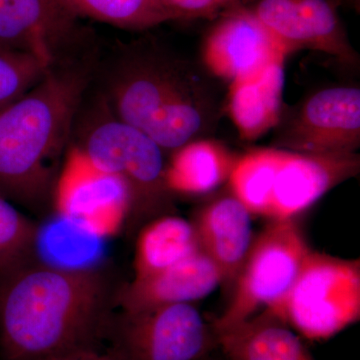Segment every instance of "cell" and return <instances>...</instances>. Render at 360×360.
<instances>
[{"instance_id":"cell-1","label":"cell","mask_w":360,"mask_h":360,"mask_svg":"<svg viewBox=\"0 0 360 360\" xmlns=\"http://www.w3.org/2000/svg\"><path fill=\"white\" fill-rule=\"evenodd\" d=\"M115 290L104 272L33 257L0 279L2 360H60L99 350Z\"/></svg>"},{"instance_id":"cell-2","label":"cell","mask_w":360,"mask_h":360,"mask_svg":"<svg viewBox=\"0 0 360 360\" xmlns=\"http://www.w3.org/2000/svg\"><path fill=\"white\" fill-rule=\"evenodd\" d=\"M87 79L82 66L58 61L0 108V193L13 202L37 208L49 198Z\"/></svg>"},{"instance_id":"cell-3","label":"cell","mask_w":360,"mask_h":360,"mask_svg":"<svg viewBox=\"0 0 360 360\" xmlns=\"http://www.w3.org/2000/svg\"><path fill=\"white\" fill-rule=\"evenodd\" d=\"M115 115L141 130L163 150L196 141L214 118L210 89L196 73L153 56L120 66L110 84Z\"/></svg>"},{"instance_id":"cell-4","label":"cell","mask_w":360,"mask_h":360,"mask_svg":"<svg viewBox=\"0 0 360 360\" xmlns=\"http://www.w3.org/2000/svg\"><path fill=\"white\" fill-rule=\"evenodd\" d=\"M356 153L315 155L281 148L251 149L236 158L231 194L251 214L295 219L324 194L359 172Z\"/></svg>"},{"instance_id":"cell-5","label":"cell","mask_w":360,"mask_h":360,"mask_svg":"<svg viewBox=\"0 0 360 360\" xmlns=\"http://www.w3.org/2000/svg\"><path fill=\"white\" fill-rule=\"evenodd\" d=\"M77 148L97 169L127 188L129 229L162 212L170 194L165 150L150 137L115 115H104L87 127Z\"/></svg>"},{"instance_id":"cell-6","label":"cell","mask_w":360,"mask_h":360,"mask_svg":"<svg viewBox=\"0 0 360 360\" xmlns=\"http://www.w3.org/2000/svg\"><path fill=\"white\" fill-rule=\"evenodd\" d=\"M269 312L307 340L340 333L359 321V259L311 250L283 302Z\"/></svg>"},{"instance_id":"cell-7","label":"cell","mask_w":360,"mask_h":360,"mask_svg":"<svg viewBox=\"0 0 360 360\" xmlns=\"http://www.w3.org/2000/svg\"><path fill=\"white\" fill-rule=\"evenodd\" d=\"M311 248L295 219L269 221L253 239L226 309L212 321L215 333L274 310L292 288Z\"/></svg>"},{"instance_id":"cell-8","label":"cell","mask_w":360,"mask_h":360,"mask_svg":"<svg viewBox=\"0 0 360 360\" xmlns=\"http://www.w3.org/2000/svg\"><path fill=\"white\" fill-rule=\"evenodd\" d=\"M113 360H217V333L191 303L122 312L111 319Z\"/></svg>"},{"instance_id":"cell-9","label":"cell","mask_w":360,"mask_h":360,"mask_svg":"<svg viewBox=\"0 0 360 360\" xmlns=\"http://www.w3.org/2000/svg\"><path fill=\"white\" fill-rule=\"evenodd\" d=\"M214 20L203 40V63L229 84L255 77L290 54L245 4Z\"/></svg>"},{"instance_id":"cell-10","label":"cell","mask_w":360,"mask_h":360,"mask_svg":"<svg viewBox=\"0 0 360 360\" xmlns=\"http://www.w3.org/2000/svg\"><path fill=\"white\" fill-rule=\"evenodd\" d=\"M79 18L65 0H0V51L56 65L60 53L84 39Z\"/></svg>"},{"instance_id":"cell-11","label":"cell","mask_w":360,"mask_h":360,"mask_svg":"<svg viewBox=\"0 0 360 360\" xmlns=\"http://www.w3.org/2000/svg\"><path fill=\"white\" fill-rule=\"evenodd\" d=\"M360 146V89L329 87L303 104L276 148L315 155L356 153Z\"/></svg>"},{"instance_id":"cell-12","label":"cell","mask_w":360,"mask_h":360,"mask_svg":"<svg viewBox=\"0 0 360 360\" xmlns=\"http://www.w3.org/2000/svg\"><path fill=\"white\" fill-rule=\"evenodd\" d=\"M250 9L288 53L312 49L345 65L356 63L336 0H257Z\"/></svg>"},{"instance_id":"cell-13","label":"cell","mask_w":360,"mask_h":360,"mask_svg":"<svg viewBox=\"0 0 360 360\" xmlns=\"http://www.w3.org/2000/svg\"><path fill=\"white\" fill-rule=\"evenodd\" d=\"M224 284L217 264L202 250L176 264L134 278L115 291L113 303L122 312H137L202 300Z\"/></svg>"},{"instance_id":"cell-14","label":"cell","mask_w":360,"mask_h":360,"mask_svg":"<svg viewBox=\"0 0 360 360\" xmlns=\"http://www.w3.org/2000/svg\"><path fill=\"white\" fill-rule=\"evenodd\" d=\"M251 215L231 194L203 207L193 222L201 250L219 267L226 288L233 286L255 239Z\"/></svg>"},{"instance_id":"cell-15","label":"cell","mask_w":360,"mask_h":360,"mask_svg":"<svg viewBox=\"0 0 360 360\" xmlns=\"http://www.w3.org/2000/svg\"><path fill=\"white\" fill-rule=\"evenodd\" d=\"M217 336L226 360H314L300 335L267 310Z\"/></svg>"},{"instance_id":"cell-16","label":"cell","mask_w":360,"mask_h":360,"mask_svg":"<svg viewBox=\"0 0 360 360\" xmlns=\"http://www.w3.org/2000/svg\"><path fill=\"white\" fill-rule=\"evenodd\" d=\"M284 61L278 59L255 77L229 84L227 108L241 139L257 141L281 120Z\"/></svg>"},{"instance_id":"cell-17","label":"cell","mask_w":360,"mask_h":360,"mask_svg":"<svg viewBox=\"0 0 360 360\" xmlns=\"http://www.w3.org/2000/svg\"><path fill=\"white\" fill-rule=\"evenodd\" d=\"M236 158L219 142L196 139L172 153L165 170L170 193L200 195L229 179Z\"/></svg>"},{"instance_id":"cell-18","label":"cell","mask_w":360,"mask_h":360,"mask_svg":"<svg viewBox=\"0 0 360 360\" xmlns=\"http://www.w3.org/2000/svg\"><path fill=\"white\" fill-rule=\"evenodd\" d=\"M200 250L193 222L161 215L144 225L137 236L134 278L150 276Z\"/></svg>"},{"instance_id":"cell-19","label":"cell","mask_w":360,"mask_h":360,"mask_svg":"<svg viewBox=\"0 0 360 360\" xmlns=\"http://www.w3.org/2000/svg\"><path fill=\"white\" fill-rule=\"evenodd\" d=\"M78 16L127 30H146L174 16L155 0H65Z\"/></svg>"},{"instance_id":"cell-20","label":"cell","mask_w":360,"mask_h":360,"mask_svg":"<svg viewBox=\"0 0 360 360\" xmlns=\"http://www.w3.org/2000/svg\"><path fill=\"white\" fill-rule=\"evenodd\" d=\"M39 226L0 193V279L35 257Z\"/></svg>"},{"instance_id":"cell-21","label":"cell","mask_w":360,"mask_h":360,"mask_svg":"<svg viewBox=\"0 0 360 360\" xmlns=\"http://www.w3.org/2000/svg\"><path fill=\"white\" fill-rule=\"evenodd\" d=\"M51 68L34 56L0 51V108L27 92Z\"/></svg>"},{"instance_id":"cell-22","label":"cell","mask_w":360,"mask_h":360,"mask_svg":"<svg viewBox=\"0 0 360 360\" xmlns=\"http://www.w3.org/2000/svg\"><path fill=\"white\" fill-rule=\"evenodd\" d=\"M245 4V0H167L165 8L175 20L208 18L215 20L231 7Z\"/></svg>"},{"instance_id":"cell-23","label":"cell","mask_w":360,"mask_h":360,"mask_svg":"<svg viewBox=\"0 0 360 360\" xmlns=\"http://www.w3.org/2000/svg\"><path fill=\"white\" fill-rule=\"evenodd\" d=\"M60 360H113L108 352H101V350H89V352H79V354L70 355Z\"/></svg>"},{"instance_id":"cell-24","label":"cell","mask_w":360,"mask_h":360,"mask_svg":"<svg viewBox=\"0 0 360 360\" xmlns=\"http://www.w3.org/2000/svg\"><path fill=\"white\" fill-rule=\"evenodd\" d=\"M155 1L158 2V4H160V6H162L163 8L167 9L165 8V2H167V0H155ZM168 13H169V11H168Z\"/></svg>"},{"instance_id":"cell-25","label":"cell","mask_w":360,"mask_h":360,"mask_svg":"<svg viewBox=\"0 0 360 360\" xmlns=\"http://www.w3.org/2000/svg\"><path fill=\"white\" fill-rule=\"evenodd\" d=\"M347 2H352V4H356L357 0H345Z\"/></svg>"},{"instance_id":"cell-26","label":"cell","mask_w":360,"mask_h":360,"mask_svg":"<svg viewBox=\"0 0 360 360\" xmlns=\"http://www.w3.org/2000/svg\"><path fill=\"white\" fill-rule=\"evenodd\" d=\"M224 360H226V359H224Z\"/></svg>"}]
</instances>
